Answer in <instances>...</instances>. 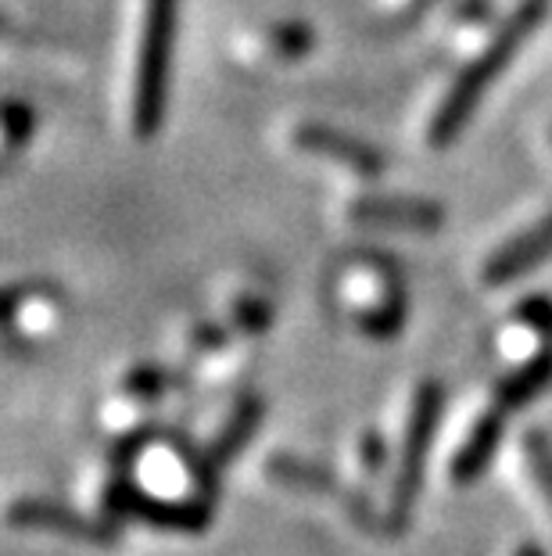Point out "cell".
Returning <instances> with one entry per match:
<instances>
[{
  "label": "cell",
  "instance_id": "1",
  "mask_svg": "<svg viewBox=\"0 0 552 556\" xmlns=\"http://www.w3.org/2000/svg\"><path fill=\"white\" fill-rule=\"evenodd\" d=\"M549 8H552V0H521V4H516L513 15L496 29L491 43L463 68L460 79H455L449 93L441 98L438 112H434V119L427 126L431 148H449L452 140L463 134L470 115L477 112L480 98L488 93V87L499 79V73L513 62L516 51H521L538 33V26L549 18Z\"/></svg>",
  "mask_w": 552,
  "mask_h": 556
},
{
  "label": "cell",
  "instance_id": "2",
  "mask_svg": "<svg viewBox=\"0 0 552 556\" xmlns=\"http://www.w3.org/2000/svg\"><path fill=\"white\" fill-rule=\"evenodd\" d=\"M176 22H180V0H147L144 4V29H140L133 79V129L140 140L155 137L162 119H166Z\"/></svg>",
  "mask_w": 552,
  "mask_h": 556
},
{
  "label": "cell",
  "instance_id": "3",
  "mask_svg": "<svg viewBox=\"0 0 552 556\" xmlns=\"http://www.w3.org/2000/svg\"><path fill=\"white\" fill-rule=\"evenodd\" d=\"M441 406H445V388L438 381H424L416 388L402 434V453H398V467L391 481V500H387V528L391 531L409 525V514H413V503L420 495V481H424L431 442L438 434Z\"/></svg>",
  "mask_w": 552,
  "mask_h": 556
},
{
  "label": "cell",
  "instance_id": "4",
  "mask_svg": "<svg viewBox=\"0 0 552 556\" xmlns=\"http://www.w3.org/2000/svg\"><path fill=\"white\" fill-rule=\"evenodd\" d=\"M8 520L15 528H37V531H62V535L76 542H90V546H112L115 528L108 520H93L87 514L73 510V506L51 503V500H22L11 506Z\"/></svg>",
  "mask_w": 552,
  "mask_h": 556
},
{
  "label": "cell",
  "instance_id": "5",
  "mask_svg": "<svg viewBox=\"0 0 552 556\" xmlns=\"http://www.w3.org/2000/svg\"><path fill=\"white\" fill-rule=\"evenodd\" d=\"M545 258H552V212L538 219L531 230L516 233V238H510L506 244H502L499 252L485 263L480 277H485L488 288H502V283L531 274V269L542 266Z\"/></svg>",
  "mask_w": 552,
  "mask_h": 556
},
{
  "label": "cell",
  "instance_id": "6",
  "mask_svg": "<svg viewBox=\"0 0 552 556\" xmlns=\"http://www.w3.org/2000/svg\"><path fill=\"white\" fill-rule=\"evenodd\" d=\"M295 144L301 151H309V155H323V159H334L341 165H348L351 173L367 176V180L384 173V155L377 148L367 144V140H359V137H351V134H341V129H334V126L305 123L295 129Z\"/></svg>",
  "mask_w": 552,
  "mask_h": 556
},
{
  "label": "cell",
  "instance_id": "7",
  "mask_svg": "<svg viewBox=\"0 0 552 556\" xmlns=\"http://www.w3.org/2000/svg\"><path fill=\"white\" fill-rule=\"evenodd\" d=\"M351 219L367 227H391V230H413L434 233L441 230L445 208L427 198H359L351 205Z\"/></svg>",
  "mask_w": 552,
  "mask_h": 556
},
{
  "label": "cell",
  "instance_id": "8",
  "mask_svg": "<svg viewBox=\"0 0 552 556\" xmlns=\"http://www.w3.org/2000/svg\"><path fill=\"white\" fill-rule=\"evenodd\" d=\"M266 475L273 478L277 484H287V489L295 492H309V495H345V503L351 506V514L356 517H367V503L359 500V495L351 492H341L337 478L331 475L326 467H316L309 459L301 456H291V453H280L266 464Z\"/></svg>",
  "mask_w": 552,
  "mask_h": 556
},
{
  "label": "cell",
  "instance_id": "9",
  "mask_svg": "<svg viewBox=\"0 0 552 556\" xmlns=\"http://www.w3.org/2000/svg\"><path fill=\"white\" fill-rule=\"evenodd\" d=\"M502 413L506 409H491L485 413V417H477L474 428L466 431V438L460 442V448H455L452 456V467L449 475L455 484H470L480 478V470H485L491 464V456H496L499 448V438H502Z\"/></svg>",
  "mask_w": 552,
  "mask_h": 556
},
{
  "label": "cell",
  "instance_id": "10",
  "mask_svg": "<svg viewBox=\"0 0 552 556\" xmlns=\"http://www.w3.org/2000/svg\"><path fill=\"white\" fill-rule=\"evenodd\" d=\"M258 420H262V399H255V395L241 399L238 409H233V417L227 420V428H222L213 442H208L205 456H202V470L208 478H213L219 467H227L230 459L241 453V445L255 434Z\"/></svg>",
  "mask_w": 552,
  "mask_h": 556
},
{
  "label": "cell",
  "instance_id": "11",
  "mask_svg": "<svg viewBox=\"0 0 552 556\" xmlns=\"http://www.w3.org/2000/svg\"><path fill=\"white\" fill-rule=\"evenodd\" d=\"M552 384V349L535 352L521 370H513L510 377H502L496 388L499 409H521L531 399H538Z\"/></svg>",
  "mask_w": 552,
  "mask_h": 556
},
{
  "label": "cell",
  "instance_id": "12",
  "mask_svg": "<svg viewBox=\"0 0 552 556\" xmlns=\"http://www.w3.org/2000/svg\"><path fill=\"white\" fill-rule=\"evenodd\" d=\"M524 464H527V475H531L538 495H542L552 510V445H549V438H542V434L524 438Z\"/></svg>",
  "mask_w": 552,
  "mask_h": 556
},
{
  "label": "cell",
  "instance_id": "13",
  "mask_svg": "<svg viewBox=\"0 0 552 556\" xmlns=\"http://www.w3.org/2000/svg\"><path fill=\"white\" fill-rule=\"evenodd\" d=\"M29 134H33V112L22 101H8V109H4V137H8V148L15 151L18 144H26Z\"/></svg>",
  "mask_w": 552,
  "mask_h": 556
},
{
  "label": "cell",
  "instance_id": "14",
  "mask_svg": "<svg viewBox=\"0 0 552 556\" xmlns=\"http://www.w3.org/2000/svg\"><path fill=\"white\" fill-rule=\"evenodd\" d=\"M516 316H521L524 324H531L538 334H549V330H552V302L549 299H527V302H521Z\"/></svg>",
  "mask_w": 552,
  "mask_h": 556
},
{
  "label": "cell",
  "instance_id": "15",
  "mask_svg": "<svg viewBox=\"0 0 552 556\" xmlns=\"http://www.w3.org/2000/svg\"><path fill=\"white\" fill-rule=\"evenodd\" d=\"M309 43H312L309 29L298 26V22H287V29H280V33H277V47H280V54H301Z\"/></svg>",
  "mask_w": 552,
  "mask_h": 556
},
{
  "label": "cell",
  "instance_id": "16",
  "mask_svg": "<svg viewBox=\"0 0 552 556\" xmlns=\"http://www.w3.org/2000/svg\"><path fill=\"white\" fill-rule=\"evenodd\" d=\"M158 388H162V374L151 370V366H140V370L126 377V392H133V395H155Z\"/></svg>",
  "mask_w": 552,
  "mask_h": 556
},
{
  "label": "cell",
  "instance_id": "17",
  "mask_svg": "<svg viewBox=\"0 0 552 556\" xmlns=\"http://www.w3.org/2000/svg\"><path fill=\"white\" fill-rule=\"evenodd\" d=\"M359 459H362V467H367L370 475H373V470H381V467H384V442H381V438L373 434V431L362 434V442H359Z\"/></svg>",
  "mask_w": 552,
  "mask_h": 556
},
{
  "label": "cell",
  "instance_id": "18",
  "mask_svg": "<svg viewBox=\"0 0 552 556\" xmlns=\"http://www.w3.org/2000/svg\"><path fill=\"white\" fill-rule=\"evenodd\" d=\"M238 319L248 330H258V327H266L269 324V309H266V302H255V299H241L238 302Z\"/></svg>",
  "mask_w": 552,
  "mask_h": 556
},
{
  "label": "cell",
  "instance_id": "19",
  "mask_svg": "<svg viewBox=\"0 0 552 556\" xmlns=\"http://www.w3.org/2000/svg\"><path fill=\"white\" fill-rule=\"evenodd\" d=\"M513 556H545V553L538 549V546H531V542H524V546H516V549H513Z\"/></svg>",
  "mask_w": 552,
  "mask_h": 556
}]
</instances>
